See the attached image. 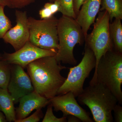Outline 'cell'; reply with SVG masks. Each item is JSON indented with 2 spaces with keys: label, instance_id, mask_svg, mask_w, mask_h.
Returning a JSON list of instances; mask_svg holds the SVG:
<instances>
[{
  "label": "cell",
  "instance_id": "obj_18",
  "mask_svg": "<svg viewBox=\"0 0 122 122\" xmlns=\"http://www.w3.org/2000/svg\"><path fill=\"white\" fill-rule=\"evenodd\" d=\"M74 0H54L58 3L59 12L62 15L76 19V16L74 8Z\"/></svg>",
  "mask_w": 122,
  "mask_h": 122
},
{
  "label": "cell",
  "instance_id": "obj_26",
  "mask_svg": "<svg viewBox=\"0 0 122 122\" xmlns=\"http://www.w3.org/2000/svg\"><path fill=\"white\" fill-rule=\"evenodd\" d=\"M83 0H74V8L76 16L78 14Z\"/></svg>",
  "mask_w": 122,
  "mask_h": 122
},
{
  "label": "cell",
  "instance_id": "obj_29",
  "mask_svg": "<svg viewBox=\"0 0 122 122\" xmlns=\"http://www.w3.org/2000/svg\"><path fill=\"white\" fill-rule=\"evenodd\" d=\"M7 122L5 115L0 111V122Z\"/></svg>",
  "mask_w": 122,
  "mask_h": 122
},
{
  "label": "cell",
  "instance_id": "obj_23",
  "mask_svg": "<svg viewBox=\"0 0 122 122\" xmlns=\"http://www.w3.org/2000/svg\"><path fill=\"white\" fill-rule=\"evenodd\" d=\"M113 111L114 112V121L116 122H122V107L120 104L116 105L114 107Z\"/></svg>",
  "mask_w": 122,
  "mask_h": 122
},
{
  "label": "cell",
  "instance_id": "obj_4",
  "mask_svg": "<svg viewBox=\"0 0 122 122\" xmlns=\"http://www.w3.org/2000/svg\"><path fill=\"white\" fill-rule=\"evenodd\" d=\"M59 47L55 57L58 62L75 65L73 51L77 44L82 45L85 38L81 26L73 18L62 15L58 20Z\"/></svg>",
  "mask_w": 122,
  "mask_h": 122
},
{
  "label": "cell",
  "instance_id": "obj_11",
  "mask_svg": "<svg viewBox=\"0 0 122 122\" xmlns=\"http://www.w3.org/2000/svg\"><path fill=\"white\" fill-rule=\"evenodd\" d=\"M15 14L16 24L7 31L2 39L17 51L29 41L30 32L26 11L16 10Z\"/></svg>",
  "mask_w": 122,
  "mask_h": 122
},
{
  "label": "cell",
  "instance_id": "obj_22",
  "mask_svg": "<svg viewBox=\"0 0 122 122\" xmlns=\"http://www.w3.org/2000/svg\"><path fill=\"white\" fill-rule=\"evenodd\" d=\"M36 0H11L9 8L21 9L35 2Z\"/></svg>",
  "mask_w": 122,
  "mask_h": 122
},
{
  "label": "cell",
  "instance_id": "obj_2",
  "mask_svg": "<svg viewBox=\"0 0 122 122\" xmlns=\"http://www.w3.org/2000/svg\"><path fill=\"white\" fill-rule=\"evenodd\" d=\"M81 104L87 106L96 122H113L114 107L118 101L106 86L101 83L89 85L77 97Z\"/></svg>",
  "mask_w": 122,
  "mask_h": 122
},
{
  "label": "cell",
  "instance_id": "obj_5",
  "mask_svg": "<svg viewBox=\"0 0 122 122\" xmlns=\"http://www.w3.org/2000/svg\"><path fill=\"white\" fill-rule=\"evenodd\" d=\"M96 65V59L93 52L85 44V52L81 61L77 65L69 68L68 77L58 91L57 95H62L71 92L75 97L83 92L86 79Z\"/></svg>",
  "mask_w": 122,
  "mask_h": 122
},
{
  "label": "cell",
  "instance_id": "obj_24",
  "mask_svg": "<svg viewBox=\"0 0 122 122\" xmlns=\"http://www.w3.org/2000/svg\"><path fill=\"white\" fill-rule=\"evenodd\" d=\"M39 15L41 20L49 19L53 16L49 9L44 7L39 11Z\"/></svg>",
  "mask_w": 122,
  "mask_h": 122
},
{
  "label": "cell",
  "instance_id": "obj_14",
  "mask_svg": "<svg viewBox=\"0 0 122 122\" xmlns=\"http://www.w3.org/2000/svg\"><path fill=\"white\" fill-rule=\"evenodd\" d=\"M13 99L8 89L0 88V111L3 112L7 122L16 120Z\"/></svg>",
  "mask_w": 122,
  "mask_h": 122
},
{
  "label": "cell",
  "instance_id": "obj_8",
  "mask_svg": "<svg viewBox=\"0 0 122 122\" xmlns=\"http://www.w3.org/2000/svg\"><path fill=\"white\" fill-rule=\"evenodd\" d=\"M57 51L45 49L36 46L29 41L20 49L12 53H5L2 59L10 65L20 66L23 69L32 62L43 57L55 56Z\"/></svg>",
  "mask_w": 122,
  "mask_h": 122
},
{
  "label": "cell",
  "instance_id": "obj_7",
  "mask_svg": "<svg viewBox=\"0 0 122 122\" xmlns=\"http://www.w3.org/2000/svg\"><path fill=\"white\" fill-rule=\"evenodd\" d=\"M98 15L92 31L85 39V44L92 50L96 57L95 68L103 55L114 49L109 32L110 20L109 13L103 10L99 11Z\"/></svg>",
  "mask_w": 122,
  "mask_h": 122
},
{
  "label": "cell",
  "instance_id": "obj_3",
  "mask_svg": "<svg viewBox=\"0 0 122 122\" xmlns=\"http://www.w3.org/2000/svg\"><path fill=\"white\" fill-rule=\"evenodd\" d=\"M89 85L96 83L104 85L114 94L118 103H122V53L113 49L103 55L95 68Z\"/></svg>",
  "mask_w": 122,
  "mask_h": 122
},
{
  "label": "cell",
  "instance_id": "obj_28",
  "mask_svg": "<svg viewBox=\"0 0 122 122\" xmlns=\"http://www.w3.org/2000/svg\"><path fill=\"white\" fill-rule=\"evenodd\" d=\"M11 0H0V6H6L9 7Z\"/></svg>",
  "mask_w": 122,
  "mask_h": 122
},
{
  "label": "cell",
  "instance_id": "obj_9",
  "mask_svg": "<svg viewBox=\"0 0 122 122\" xmlns=\"http://www.w3.org/2000/svg\"><path fill=\"white\" fill-rule=\"evenodd\" d=\"M49 100L55 111L61 112L63 116L73 115L82 122H93L87 112L79 105L74 95L71 92L55 96Z\"/></svg>",
  "mask_w": 122,
  "mask_h": 122
},
{
  "label": "cell",
  "instance_id": "obj_25",
  "mask_svg": "<svg viewBox=\"0 0 122 122\" xmlns=\"http://www.w3.org/2000/svg\"><path fill=\"white\" fill-rule=\"evenodd\" d=\"M44 7H47L49 9L53 15L59 12V5L58 3L56 1H54L53 2H49L46 3L44 5Z\"/></svg>",
  "mask_w": 122,
  "mask_h": 122
},
{
  "label": "cell",
  "instance_id": "obj_27",
  "mask_svg": "<svg viewBox=\"0 0 122 122\" xmlns=\"http://www.w3.org/2000/svg\"><path fill=\"white\" fill-rule=\"evenodd\" d=\"M67 122H81V119L73 115H69L66 117Z\"/></svg>",
  "mask_w": 122,
  "mask_h": 122
},
{
  "label": "cell",
  "instance_id": "obj_20",
  "mask_svg": "<svg viewBox=\"0 0 122 122\" xmlns=\"http://www.w3.org/2000/svg\"><path fill=\"white\" fill-rule=\"evenodd\" d=\"M53 107L50 103L47 107L46 113L45 115L42 122H67V118L65 116L62 117H57L53 113Z\"/></svg>",
  "mask_w": 122,
  "mask_h": 122
},
{
  "label": "cell",
  "instance_id": "obj_19",
  "mask_svg": "<svg viewBox=\"0 0 122 122\" xmlns=\"http://www.w3.org/2000/svg\"><path fill=\"white\" fill-rule=\"evenodd\" d=\"M0 6V39L3 38L7 31L12 26V23L4 12V8Z\"/></svg>",
  "mask_w": 122,
  "mask_h": 122
},
{
  "label": "cell",
  "instance_id": "obj_6",
  "mask_svg": "<svg viewBox=\"0 0 122 122\" xmlns=\"http://www.w3.org/2000/svg\"><path fill=\"white\" fill-rule=\"evenodd\" d=\"M58 20L53 16L49 19L41 20L31 17H28L29 41L39 48L57 51L59 47Z\"/></svg>",
  "mask_w": 122,
  "mask_h": 122
},
{
  "label": "cell",
  "instance_id": "obj_21",
  "mask_svg": "<svg viewBox=\"0 0 122 122\" xmlns=\"http://www.w3.org/2000/svg\"><path fill=\"white\" fill-rule=\"evenodd\" d=\"M43 114L41 109H38L32 115L28 117L19 120H16L15 122H38L43 117Z\"/></svg>",
  "mask_w": 122,
  "mask_h": 122
},
{
  "label": "cell",
  "instance_id": "obj_16",
  "mask_svg": "<svg viewBox=\"0 0 122 122\" xmlns=\"http://www.w3.org/2000/svg\"><path fill=\"white\" fill-rule=\"evenodd\" d=\"M101 6L99 11H107L110 21L114 18L122 20V0H102Z\"/></svg>",
  "mask_w": 122,
  "mask_h": 122
},
{
  "label": "cell",
  "instance_id": "obj_10",
  "mask_svg": "<svg viewBox=\"0 0 122 122\" xmlns=\"http://www.w3.org/2000/svg\"><path fill=\"white\" fill-rule=\"evenodd\" d=\"M11 74L8 90L16 103L21 97L34 91L28 75L20 66L11 65Z\"/></svg>",
  "mask_w": 122,
  "mask_h": 122
},
{
  "label": "cell",
  "instance_id": "obj_12",
  "mask_svg": "<svg viewBox=\"0 0 122 122\" xmlns=\"http://www.w3.org/2000/svg\"><path fill=\"white\" fill-rule=\"evenodd\" d=\"M19 105L15 109L16 120L26 117L34 110L42 109L49 104L50 100L41 96L35 90L21 97Z\"/></svg>",
  "mask_w": 122,
  "mask_h": 122
},
{
  "label": "cell",
  "instance_id": "obj_13",
  "mask_svg": "<svg viewBox=\"0 0 122 122\" xmlns=\"http://www.w3.org/2000/svg\"><path fill=\"white\" fill-rule=\"evenodd\" d=\"M102 0H83L76 20L79 25L85 39L91 26L94 24L99 12Z\"/></svg>",
  "mask_w": 122,
  "mask_h": 122
},
{
  "label": "cell",
  "instance_id": "obj_30",
  "mask_svg": "<svg viewBox=\"0 0 122 122\" xmlns=\"http://www.w3.org/2000/svg\"><path fill=\"white\" fill-rule=\"evenodd\" d=\"M2 58H3V56L2 55L0 54V60L2 59Z\"/></svg>",
  "mask_w": 122,
  "mask_h": 122
},
{
  "label": "cell",
  "instance_id": "obj_15",
  "mask_svg": "<svg viewBox=\"0 0 122 122\" xmlns=\"http://www.w3.org/2000/svg\"><path fill=\"white\" fill-rule=\"evenodd\" d=\"M121 19L114 18L109 25V32L114 49L118 52L122 53V24Z\"/></svg>",
  "mask_w": 122,
  "mask_h": 122
},
{
  "label": "cell",
  "instance_id": "obj_1",
  "mask_svg": "<svg viewBox=\"0 0 122 122\" xmlns=\"http://www.w3.org/2000/svg\"><path fill=\"white\" fill-rule=\"evenodd\" d=\"M60 63L55 56H51L37 59L26 67L34 90L49 100L56 96L66 78L61 72L68 68Z\"/></svg>",
  "mask_w": 122,
  "mask_h": 122
},
{
  "label": "cell",
  "instance_id": "obj_31",
  "mask_svg": "<svg viewBox=\"0 0 122 122\" xmlns=\"http://www.w3.org/2000/svg\"><path fill=\"white\" fill-rule=\"evenodd\" d=\"M50 2H54V0H49Z\"/></svg>",
  "mask_w": 122,
  "mask_h": 122
},
{
  "label": "cell",
  "instance_id": "obj_17",
  "mask_svg": "<svg viewBox=\"0 0 122 122\" xmlns=\"http://www.w3.org/2000/svg\"><path fill=\"white\" fill-rule=\"evenodd\" d=\"M11 65L3 59L0 60V88L8 89L10 81Z\"/></svg>",
  "mask_w": 122,
  "mask_h": 122
}]
</instances>
